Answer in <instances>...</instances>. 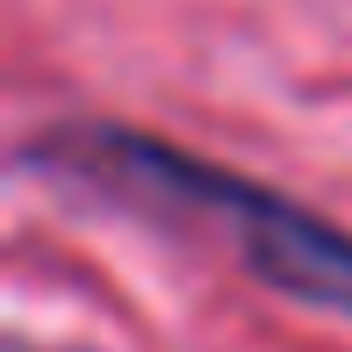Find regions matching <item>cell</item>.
<instances>
[{"label":"cell","instance_id":"2","mask_svg":"<svg viewBox=\"0 0 352 352\" xmlns=\"http://www.w3.org/2000/svg\"><path fill=\"white\" fill-rule=\"evenodd\" d=\"M14 352H22V345H14Z\"/></svg>","mask_w":352,"mask_h":352},{"label":"cell","instance_id":"1","mask_svg":"<svg viewBox=\"0 0 352 352\" xmlns=\"http://www.w3.org/2000/svg\"><path fill=\"white\" fill-rule=\"evenodd\" d=\"M22 173L65 180L79 195H101L108 209L216 230L259 287L287 302L352 316V230L316 216L309 201L252 180L237 166L166 144L130 122H51L22 144Z\"/></svg>","mask_w":352,"mask_h":352}]
</instances>
